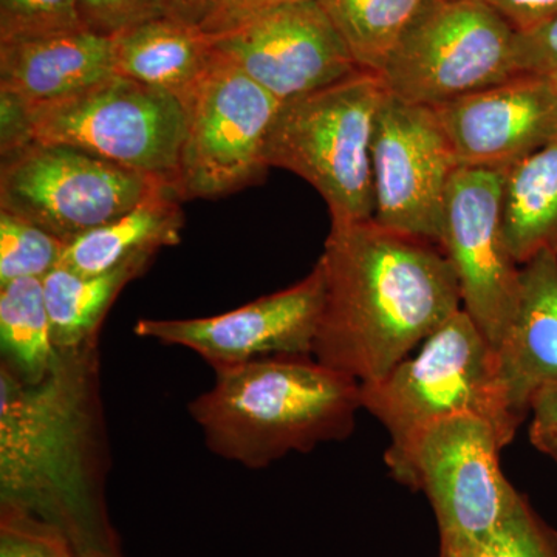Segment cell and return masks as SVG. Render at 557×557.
Instances as JSON below:
<instances>
[{"label": "cell", "mask_w": 557, "mask_h": 557, "mask_svg": "<svg viewBox=\"0 0 557 557\" xmlns=\"http://www.w3.org/2000/svg\"><path fill=\"white\" fill-rule=\"evenodd\" d=\"M97 344L61 351L42 380L0 366V507L64 531L76 549L120 553L106 507Z\"/></svg>", "instance_id": "6da1fadb"}, {"label": "cell", "mask_w": 557, "mask_h": 557, "mask_svg": "<svg viewBox=\"0 0 557 557\" xmlns=\"http://www.w3.org/2000/svg\"><path fill=\"white\" fill-rule=\"evenodd\" d=\"M325 300L313 357L357 380H383L461 307L438 245L375 220L332 223L318 260Z\"/></svg>", "instance_id": "7a4b0ae2"}, {"label": "cell", "mask_w": 557, "mask_h": 557, "mask_svg": "<svg viewBox=\"0 0 557 557\" xmlns=\"http://www.w3.org/2000/svg\"><path fill=\"white\" fill-rule=\"evenodd\" d=\"M188 410L215 456L269 468L354 432L361 384L314 357H273L214 368Z\"/></svg>", "instance_id": "3957f363"}, {"label": "cell", "mask_w": 557, "mask_h": 557, "mask_svg": "<svg viewBox=\"0 0 557 557\" xmlns=\"http://www.w3.org/2000/svg\"><path fill=\"white\" fill-rule=\"evenodd\" d=\"M386 87L379 73L354 75L281 102L267 137V166L299 175L327 205L332 223L375 215L372 138Z\"/></svg>", "instance_id": "277c9868"}, {"label": "cell", "mask_w": 557, "mask_h": 557, "mask_svg": "<svg viewBox=\"0 0 557 557\" xmlns=\"http://www.w3.org/2000/svg\"><path fill=\"white\" fill-rule=\"evenodd\" d=\"M361 398L362 409L387 429L384 458L398 456L418 432L443 418H486L508 443L522 423L509 409L496 351L463 309L435 330L416 357L361 386Z\"/></svg>", "instance_id": "5b68a950"}, {"label": "cell", "mask_w": 557, "mask_h": 557, "mask_svg": "<svg viewBox=\"0 0 557 557\" xmlns=\"http://www.w3.org/2000/svg\"><path fill=\"white\" fill-rule=\"evenodd\" d=\"M508 445L486 418L465 413L429 424L384 461L399 483L426 494L440 547L469 557L522 502L498 461Z\"/></svg>", "instance_id": "8992f818"}, {"label": "cell", "mask_w": 557, "mask_h": 557, "mask_svg": "<svg viewBox=\"0 0 557 557\" xmlns=\"http://www.w3.org/2000/svg\"><path fill=\"white\" fill-rule=\"evenodd\" d=\"M27 108L32 143L86 150L178 190L186 112L174 95L115 73L64 100Z\"/></svg>", "instance_id": "52a82bcc"}, {"label": "cell", "mask_w": 557, "mask_h": 557, "mask_svg": "<svg viewBox=\"0 0 557 557\" xmlns=\"http://www.w3.org/2000/svg\"><path fill=\"white\" fill-rule=\"evenodd\" d=\"M515 39L480 0H426L379 75L392 97L437 108L518 75Z\"/></svg>", "instance_id": "ba28073f"}, {"label": "cell", "mask_w": 557, "mask_h": 557, "mask_svg": "<svg viewBox=\"0 0 557 557\" xmlns=\"http://www.w3.org/2000/svg\"><path fill=\"white\" fill-rule=\"evenodd\" d=\"M163 188L174 186L72 146L32 143L2 157L0 211L70 244Z\"/></svg>", "instance_id": "9c48e42d"}, {"label": "cell", "mask_w": 557, "mask_h": 557, "mask_svg": "<svg viewBox=\"0 0 557 557\" xmlns=\"http://www.w3.org/2000/svg\"><path fill=\"white\" fill-rule=\"evenodd\" d=\"M281 102L215 51L183 101L186 134L178 163L182 199H218L260 182L271 123Z\"/></svg>", "instance_id": "30bf717a"}, {"label": "cell", "mask_w": 557, "mask_h": 557, "mask_svg": "<svg viewBox=\"0 0 557 557\" xmlns=\"http://www.w3.org/2000/svg\"><path fill=\"white\" fill-rule=\"evenodd\" d=\"M505 172L458 168L450 178L438 247L456 273L461 307L498 350L507 335L520 289L519 263L502 228Z\"/></svg>", "instance_id": "8fae6325"}, {"label": "cell", "mask_w": 557, "mask_h": 557, "mask_svg": "<svg viewBox=\"0 0 557 557\" xmlns=\"http://www.w3.org/2000/svg\"><path fill=\"white\" fill-rule=\"evenodd\" d=\"M458 168L435 109L386 94L372 138L373 220L438 245L446 190Z\"/></svg>", "instance_id": "7c38bea8"}, {"label": "cell", "mask_w": 557, "mask_h": 557, "mask_svg": "<svg viewBox=\"0 0 557 557\" xmlns=\"http://www.w3.org/2000/svg\"><path fill=\"white\" fill-rule=\"evenodd\" d=\"M321 265L298 284L239 309L208 318L139 319L134 333L164 346L185 347L212 369L273 357H313L324 310Z\"/></svg>", "instance_id": "4fadbf2b"}, {"label": "cell", "mask_w": 557, "mask_h": 557, "mask_svg": "<svg viewBox=\"0 0 557 557\" xmlns=\"http://www.w3.org/2000/svg\"><path fill=\"white\" fill-rule=\"evenodd\" d=\"M211 36L218 53L278 102L324 89L361 70L317 0L274 7Z\"/></svg>", "instance_id": "5bb4252c"}, {"label": "cell", "mask_w": 557, "mask_h": 557, "mask_svg": "<svg viewBox=\"0 0 557 557\" xmlns=\"http://www.w3.org/2000/svg\"><path fill=\"white\" fill-rule=\"evenodd\" d=\"M434 109L460 168L507 172L557 138L552 76L518 73Z\"/></svg>", "instance_id": "9a60e30c"}, {"label": "cell", "mask_w": 557, "mask_h": 557, "mask_svg": "<svg viewBox=\"0 0 557 557\" xmlns=\"http://www.w3.org/2000/svg\"><path fill=\"white\" fill-rule=\"evenodd\" d=\"M496 355L509 409L523 421L536 395L557 387L555 252H541L520 269L518 309Z\"/></svg>", "instance_id": "2e32d148"}, {"label": "cell", "mask_w": 557, "mask_h": 557, "mask_svg": "<svg viewBox=\"0 0 557 557\" xmlns=\"http://www.w3.org/2000/svg\"><path fill=\"white\" fill-rule=\"evenodd\" d=\"M113 40L81 28L0 44V91L49 104L115 75Z\"/></svg>", "instance_id": "e0dca14e"}, {"label": "cell", "mask_w": 557, "mask_h": 557, "mask_svg": "<svg viewBox=\"0 0 557 557\" xmlns=\"http://www.w3.org/2000/svg\"><path fill=\"white\" fill-rule=\"evenodd\" d=\"M112 40L119 75L168 91L182 104L215 58L209 33L166 14L135 25Z\"/></svg>", "instance_id": "ac0fdd59"}, {"label": "cell", "mask_w": 557, "mask_h": 557, "mask_svg": "<svg viewBox=\"0 0 557 557\" xmlns=\"http://www.w3.org/2000/svg\"><path fill=\"white\" fill-rule=\"evenodd\" d=\"M178 190L163 188L121 218L70 242L61 265L83 276L150 263L160 249L182 242L185 225Z\"/></svg>", "instance_id": "d6986e66"}, {"label": "cell", "mask_w": 557, "mask_h": 557, "mask_svg": "<svg viewBox=\"0 0 557 557\" xmlns=\"http://www.w3.org/2000/svg\"><path fill=\"white\" fill-rule=\"evenodd\" d=\"M502 228L519 265L557 255V138L505 172Z\"/></svg>", "instance_id": "ffe728a7"}, {"label": "cell", "mask_w": 557, "mask_h": 557, "mask_svg": "<svg viewBox=\"0 0 557 557\" xmlns=\"http://www.w3.org/2000/svg\"><path fill=\"white\" fill-rule=\"evenodd\" d=\"M150 263H132L106 274L83 276L58 267L42 278L51 338L60 351L97 344L110 307L129 282L145 274Z\"/></svg>", "instance_id": "44dd1931"}, {"label": "cell", "mask_w": 557, "mask_h": 557, "mask_svg": "<svg viewBox=\"0 0 557 557\" xmlns=\"http://www.w3.org/2000/svg\"><path fill=\"white\" fill-rule=\"evenodd\" d=\"M0 343L2 361L27 381L42 380L60 361L40 278H17L0 287Z\"/></svg>", "instance_id": "7402d4cb"}, {"label": "cell", "mask_w": 557, "mask_h": 557, "mask_svg": "<svg viewBox=\"0 0 557 557\" xmlns=\"http://www.w3.org/2000/svg\"><path fill=\"white\" fill-rule=\"evenodd\" d=\"M358 67L380 73L426 0H317Z\"/></svg>", "instance_id": "603a6c76"}, {"label": "cell", "mask_w": 557, "mask_h": 557, "mask_svg": "<svg viewBox=\"0 0 557 557\" xmlns=\"http://www.w3.org/2000/svg\"><path fill=\"white\" fill-rule=\"evenodd\" d=\"M67 245L27 220L0 211V287L17 278L42 281L61 265Z\"/></svg>", "instance_id": "cb8c5ba5"}, {"label": "cell", "mask_w": 557, "mask_h": 557, "mask_svg": "<svg viewBox=\"0 0 557 557\" xmlns=\"http://www.w3.org/2000/svg\"><path fill=\"white\" fill-rule=\"evenodd\" d=\"M81 28L79 0H0V44Z\"/></svg>", "instance_id": "d4e9b609"}, {"label": "cell", "mask_w": 557, "mask_h": 557, "mask_svg": "<svg viewBox=\"0 0 557 557\" xmlns=\"http://www.w3.org/2000/svg\"><path fill=\"white\" fill-rule=\"evenodd\" d=\"M469 557H557V537L522 498Z\"/></svg>", "instance_id": "484cf974"}, {"label": "cell", "mask_w": 557, "mask_h": 557, "mask_svg": "<svg viewBox=\"0 0 557 557\" xmlns=\"http://www.w3.org/2000/svg\"><path fill=\"white\" fill-rule=\"evenodd\" d=\"M0 557H76L67 534L30 512L0 507Z\"/></svg>", "instance_id": "4316f807"}, {"label": "cell", "mask_w": 557, "mask_h": 557, "mask_svg": "<svg viewBox=\"0 0 557 557\" xmlns=\"http://www.w3.org/2000/svg\"><path fill=\"white\" fill-rule=\"evenodd\" d=\"M164 14V0H79L83 27L106 38Z\"/></svg>", "instance_id": "83f0119b"}, {"label": "cell", "mask_w": 557, "mask_h": 557, "mask_svg": "<svg viewBox=\"0 0 557 557\" xmlns=\"http://www.w3.org/2000/svg\"><path fill=\"white\" fill-rule=\"evenodd\" d=\"M515 65L518 73L557 75V14L533 30L516 33Z\"/></svg>", "instance_id": "f1b7e54d"}, {"label": "cell", "mask_w": 557, "mask_h": 557, "mask_svg": "<svg viewBox=\"0 0 557 557\" xmlns=\"http://www.w3.org/2000/svg\"><path fill=\"white\" fill-rule=\"evenodd\" d=\"M288 2H295V0H215L200 27L209 35H220L239 27L244 22L258 16L263 11Z\"/></svg>", "instance_id": "f546056e"}, {"label": "cell", "mask_w": 557, "mask_h": 557, "mask_svg": "<svg viewBox=\"0 0 557 557\" xmlns=\"http://www.w3.org/2000/svg\"><path fill=\"white\" fill-rule=\"evenodd\" d=\"M530 440L534 448L552 457L557 463V387L536 395L530 408Z\"/></svg>", "instance_id": "4dcf8cb0"}, {"label": "cell", "mask_w": 557, "mask_h": 557, "mask_svg": "<svg viewBox=\"0 0 557 557\" xmlns=\"http://www.w3.org/2000/svg\"><path fill=\"white\" fill-rule=\"evenodd\" d=\"M500 14L516 33L533 30L557 14V0H480Z\"/></svg>", "instance_id": "1f68e13d"}, {"label": "cell", "mask_w": 557, "mask_h": 557, "mask_svg": "<svg viewBox=\"0 0 557 557\" xmlns=\"http://www.w3.org/2000/svg\"><path fill=\"white\" fill-rule=\"evenodd\" d=\"M215 0H164L166 16L174 20L201 25L207 20Z\"/></svg>", "instance_id": "d6a6232c"}, {"label": "cell", "mask_w": 557, "mask_h": 557, "mask_svg": "<svg viewBox=\"0 0 557 557\" xmlns=\"http://www.w3.org/2000/svg\"><path fill=\"white\" fill-rule=\"evenodd\" d=\"M76 557H121V553H108V552H87L79 553Z\"/></svg>", "instance_id": "836d02e7"}, {"label": "cell", "mask_w": 557, "mask_h": 557, "mask_svg": "<svg viewBox=\"0 0 557 557\" xmlns=\"http://www.w3.org/2000/svg\"><path fill=\"white\" fill-rule=\"evenodd\" d=\"M438 557H463V556L458 555V553L453 552V549L440 547V556Z\"/></svg>", "instance_id": "e575fe53"}, {"label": "cell", "mask_w": 557, "mask_h": 557, "mask_svg": "<svg viewBox=\"0 0 557 557\" xmlns=\"http://www.w3.org/2000/svg\"><path fill=\"white\" fill-rule=\"evenodd\" d=\"M553 83H555L556 89H557V75L552 76Z\"/></svg>", "instance_id": "d590c367"}]
</instances>
